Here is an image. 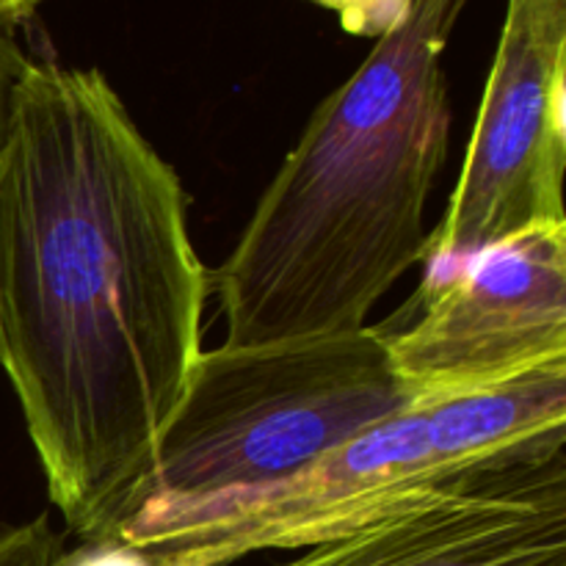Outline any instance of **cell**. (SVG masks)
I'll use <instances>...</instances> for the list:
<instances>
[{
  "mask_svg": "<svg viewBox=\"0 0 566 566\" xmlns=\"http://www.w3.org/2000/svg\"><path fill=\"white\" fill-rule=\"evenodd\" d=\"M276 566H566V431L481 459Z\"/></svg>",
  "mask_w": 566,
  "mask_h": 566,
  "instance_id": "7",
  "label": "cell"
},
{
  "mask_svg": "<svg viewBox=\"0 0 566 566\" xmlns=\"http://www.w3.org/2000/svg\"><path fill=\"white\" fill-rule=\"evenodd\" d=\"M566 431V363L462 398L412 403L310 468L182 514L138 553L155 566H230L304 551L376 523L470 464Z\"/></svg>",
  "mask_w": 566,
  "mask_h": 566,
  "instance_id": "4",
  "label": "cell"
},
{
  "mask_svg": "<svg viewBox=\"0 0 566 566\" xmlns=\"http://www.w3.org/2000/svg\"><path fill=\"white\" fill-rule=\"evenodd\" d=\"M566 0H509L462 175L426 241L429 291L490 243L566 221Z\"/></svg>",
  "mask_w": 566,
  "mask_h": 566,
  "instance_id": "5",
  "label": "cell"
},
{
  "mask_svg": "<svg viewBox=\"0 0 566 566\" xmlns=\"http://www.w3.org/2000/svg\"><path fill=\"white\" fill-rule=\"evenodd\" d=\"M64 539L48 517L20 525H0V566H59Z\"/></svg>",
  "mask_w": 566,
  "mask_h": 566,
  "instance_id": "8",
  "label": "cell"
},
{
  "mask_svg": "<svg viewBox=\"0 0 566 566\" xmlns=\"http://www.w3.org/2000/svg\"><path fill=\"white\" fill-rule=\"evenodd\" d=\"M48 0H0V25H11L36 14Z\"/></svg>",
  "mask_w": 566,
  "mask_h": 566,
  "instance_id": "12",
  "label": "cell"
},
{
  "mask_svg": "<svg viewBox=\"0 0 566 566\" xmlns=\"http://www.w3.org/2000/svg\"><path fill=\"white\" fill-rule=\"evenodd\" d=\"M175 166L99 70L28 55L0 142V368L50 501L111 539L202 357Z\"/></svg>",
  "mask_w": 566,
  "mask_h": 566,
  "instance_id": "1",
  "label": "cell"
},
{
  "mask_svg": "<svg viewBox=\"0 0 566 566\" xmlns=\"http://www.w3.org/2000/svg\"><path fill=\"white\" fill-rule=\"evenodd\" d=\"M418 315L387 329L415 403L462 398L566 363V221L490 243L420 291Z\"/></svg>",
  "mask_w": 566,
  "mask_h": 566,
  "instance_id": "6",
  "label": "cell"
},
{
  "mask_svg": "<svg viewBox=\"0 0 566 566\" xmlns=\"http://www.w3.org/2000/svg\"><path fill=\"white\" fill-rule=\"evenodd\" d=\"M313 3L335 11L343 31L368 39H379L392 31L409 9V0H313Z\"/></svg>",
  "mask_w": 566,
  "mask_h": 566,
  "instance_id": "9",
  "label": "cell"
},
{
  "mask_svg": "<svg viewBox=\"0 0 566 566\" xmlns=\"http://www.w3.org/2000/svg\"><path fill=\"white\" fill-rule=\"evenodd\" d=\"M28 55L31 53H25V48L17 42L11 25H0V142H3L6 116H9L11 88H14V81L20 75L22 64L28 61Z\"/></svg>",
  "mask_w": 566,
  "mask_h": 566,
  "instance_id": "11",
  "label": "cell"
},
{
  "mask_svg": "<svg viewBox=\"0 0 566 566\" xmlns=\"http://www.w3.org/2000/svg\"><path fill=\"white\" fill-rule=\"evenodd\" d=\"M59 566H155L144 553L114 539L81 542L77 551H64Z\"/></svg>",
  "mask_w": 566,
  "mask_h": 566,
  "instance_id": "10",
  "label": "cell"
},
{
  "mask_svg": "<svg viewBox=\"0 0 566 566\" xmlns=\"http://www.w3.org/2000/svg\"><path fill=\"white\" fill-rule=\"evenodd\" d=\"M412 403L385 326L202 352L111 539L138 551L182 514L280 484Z\"/></svg>",
  "mask_w": 566,
  "mask_h": 566,
  "instance_id": "3",
  "label": "cell"
},
{
  "mask_svg": "<svg viewBox=\"0 0 566 566\" xmlns=\"http://www.w3.org/2000/svg\"><path fill=\"white\" fill-rule=\"evenodd\" d=\"M468 0H409L310 116L235 249L210 276L230 348L343 335L423 263L426 205L448 160L442 53Z\"/></svg>",
  "mask_w": 566,
  "mask_h": 566,
  "instance_id": "2",
  "label": "cell"
}]
</instances>
